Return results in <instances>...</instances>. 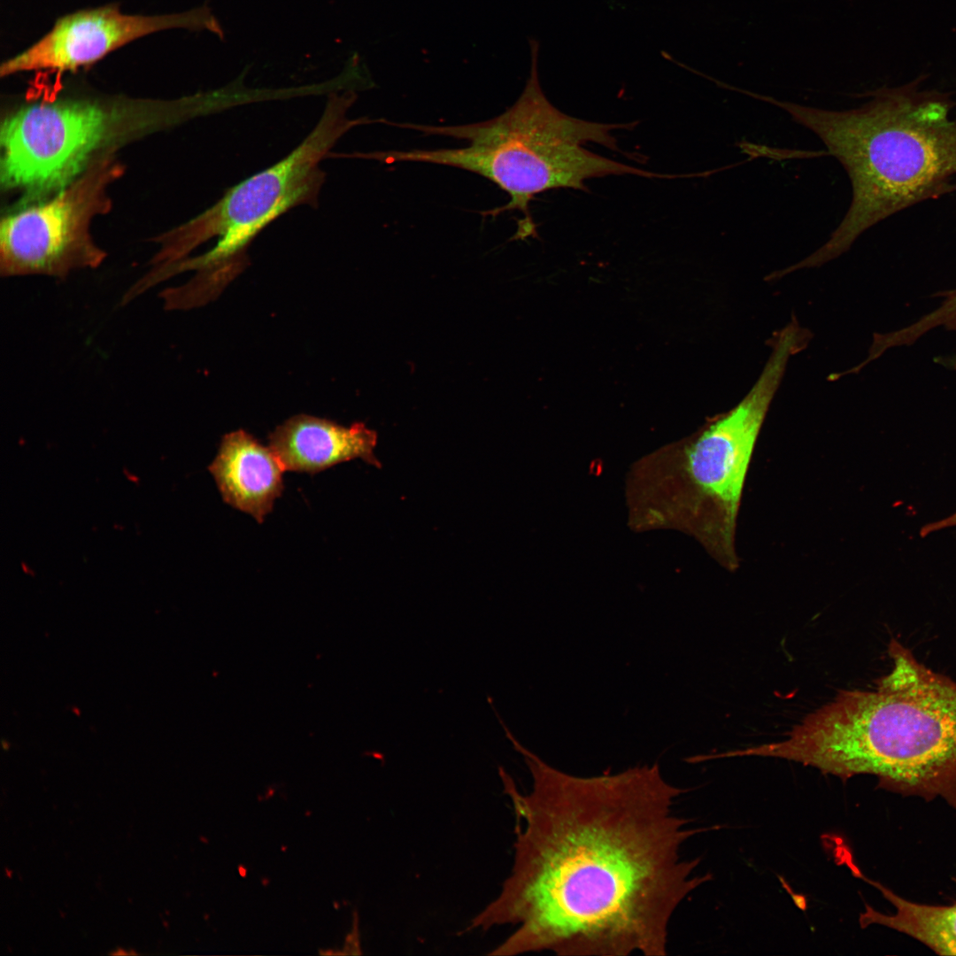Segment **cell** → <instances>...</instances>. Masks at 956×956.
I'll list each match as a JSON object with an SVG mask.
<instances>
[{
	"instance_id": "1",
	"label": "cell",
	"mask_w": 956,
	"mask_h": 956,
	"mask_svg": "<svg viewBox=\"0 0 956 956\" xmlns=\"http://www.w3.org/2000/svg\"><path fill=\"white\" fill-rule=\"evenodd\" d=\"M506 737L532 777L521 794L499 775L518 820L512 872L499 895L466 930L518 929L490 954L551 952L563 956L667 954L673 914L712 876L694 875L699 859L681 855L707 828L674 813L684 790L658 764L581 777L551 767Z\"/></svg>"
},
{
	"instance_id": "2",
	"label": "cell",
	"mask_w": 956,
	"mask_h": 956,
	"mask_svg": "<svg viewBox=\"0 0 956 956\" xmlns=\"http://www.w3.org/2000/svg\"><path fill=\"white\" fill-rule=\"evenodd\" d=\"M888 654L875 689L842 690L764 753L843 780L871 775L880 789L942 798L956 811V682L896 638Z\"/></svg>"
},
{
	"instance_id": "3",
	"label": "cell",
	"mask_w": 956,
	"mask_h": 956,
	"mask_svg": "<svg viewBox=\"0 0 956 956\" xmlns=\"http://www.w3.org/2000/svg\"><path fill=\"white\" fill-rule=\"evenodd\" d=\"M928 75L860 96V107L830 111L754 94L817 135L845 169L852 188L849 209L829 240L785 268L818 267L848 251L883 220L956 190V119L951 93L921 90Z\"/></svg>"
},
{
	"instance_id": "4",
	"label": "cell",
	"mask_w": 956,
	"mask_h": 956,
	"mask_svg": "<svg viewBox=\"0 0 956 956\" xmlns=\"http://www.w3.org/2000/svg\"><path fill=\"white\" fill-rule=\"evenodd\" d=\"M530 76L516 102L500 115L486 121L428 126L392 123L427 135L466 140L456 149L373 151L371 158L386 164L420 162L466 170L484 177L509 197L505 205L487 212L497 216L507 211L524 215L517 238L536 234L528 205L538 194L554 189L587 191L585 181L608 175L632 174L664 178L593 153L582 147L595 143L620 151L613 132L631 128L635 123L607 124L567 115L552 105L539 84L536 55L533 49Z\"/></svg>"
},
{
	"instance_id": "5",
	"label": "cell",
	"mask_w": 956,
	"mask_h": 956,
	"mask_svg": "<svg viewBox=\"0 0 956 956\" xmlns=\"http://www.w3.org/2000/svg\"><path fill=\"white\" fill-rule=\"evenodd\" d=\"M353 91L330 94L308 135L284 158L227 189L212 206L165 235L151 260L166 277L194 271L186 283L170 287L172 305L189 310L207 305L248 266V249L269 224L294 207L317 206L326 173L320 162L337 141L368 118L351 119Z\"/></svg>"
},
{
	"instance_id": "6",
	"label": "cell",
	"mask_w": 956,
	"mask_h": 956,
	"mask_svg": "<svg viewBox=\"0 0 956 956\" xmlns=\"http://www.w3.org/2000/svg\"><path fill=\"white\" fill-rule=\"evenodd\" d=\"M184 112L172 102L61 99L35 103L9 115L1 127L2 187L30 200L64 189L84 173L99 150L120 143Z\"/></svg>"
},
{
	"instance_id": "7",
	"label": "cell",
	"mask_w": 956,
	"mask_h": 956,
	"mask_svg": "<svg viewBox=\"0 0 956 956\" xmlns=\"http://www.w3.org/2000/svg\"><path fill=\"white\" fill-rule=\"evenodd\" d=\"M758 380L733 408L707 424L686 451V472L706 510L705 535L729 570L738 567L736 531L754 447L790 358L805 349L802 335L783 328Z\"/></svg>"
},
{
	"instance_id": "8",
	"label": "cell",
	"mask_w": 956,
	"mask_h": 956,
	"mask_svg": "<svg viewBox=\"0 0 956 956\" xmlns=\"http://www.w3.org/2000/svg\"><path fill=\"white\" fill-rule=\"evenodd\" d=\"M123 172L112 158H96L51 197L22 206L2 220L3 277L46 275L65 279L73 271L96 268L106 253L93 241L92 219L111 207L106 188Z\"/></svg>"
},
{
	"instance_id": "9",
	"label": "cell",
	"mask_w": 956,
	"mask_h": 956,
	"mask_svg": "<svg viewBox=\"0 0 956 956\" xmlns=\"http://www.w3.org/2000/svg\"><path fill=\"white\" fill-rule=\"evenodd\" d=\"M173 28L209 29L222 35L217 20L205 7L181 13L141 15L105 5L59 18L39 40L4 61L0 73L75 71L136 39Z\"/></svg>"
},
{
	"instance_id": "10",
	"label": "cell",
	"mask_w": 956,
	"mask_h": 956,
	"mask_svg": "<svg viewBox=\"0 0 956 956\" xmlns=\"http://www.w3.org/2000/svg\"><path fill=\"white\" fill-rule=\"evenodd\" d=\"M376 442V433L362 423L344 427L306 414L291 417L269 435V447L285 471L312 474L353 459L379 466Z\"/></svg>"
},
{
	"instance_id": "11",
	"label": "cell",
	"mask_w": 956,
	"mask_h": 956,
	"mask_svg": "<svg viewBox=\"0 0 956 956\" xmlns=\"http://www.w3.org/2000/svg\"><path fill=\"white\" fill-rule=\"evenodd\" d=\"M225 503L251 514L258 523L283 490L285 471L270 447L243 429L226 434L208 466Z\"/></svg>"
},
{
	"instance_id": "12",
	"label": "cell",
	"mask_w": 956,
	"mask_h": 956,
	"mask_svg": "<svg viewBox=\"0 0 956 956\" xmlns=\"http://www.w3.org/2000/svg\"><path fill=\"white\" fill-rule=\"evenodd\" d=\"M856 875L877 889L896 910L892 914H883L866 904L859 916L862 929L884 926L913 937L937 954L956 955V902L947 906L913 902L868 879L860 870Z\"/></svg>"
},
{
	"instance_id": "13",
	"label": "cell",
	"mask_w": 956,
	"mask_h": 956,
	"mask_svg": "<svg viewBox=\"0 0 956 956\" xmlns=\"http://www.w3.org/2000/svg\"><path fill=\"white\" fill-rule=\"evenodd\" d=\"M941 298L939 305L929 312V319L934 327L956 331V289L937 294Z\"/></svg>"
},
{
	"instance_id": "14",
	"label": "cell",
	"mask_w": 956,
	"mask_h": 956,
	"mask_svg": "<svg viewBox=\"0 0 956 956\" xmlns=\"http://www.w3.org/2000/svg\"><path fill=\"white\" fill-rule=\"evenodd\" d=\"M952 527H956V513L942 520L924 525L921 528L920 534L921 536H925L930 533Z\"/></svg>"
},
{
	"instance_id": "15",
	"label": "cell",
	"mask_w": 956,
	"mask_h": 956,
	"mask_svg": "<svg viewBox=\"0 0 956 956\" xmlns=\"http://www.w3.org/2000/svg\"><path fill=\"white\" fill-rule=\"evenodd\" d=\"M203 94H204V93H203ZM204 95H205V94H204ZM205 96H206V95H205ZM206 97H207V96H206ZM207 98H208V97H207ZM208 100H209V99H208ZM209 103H210V101H209ZM210 105H211V103H210ZM211 112H212V105H211ZM210 114H211V113H210Z\"/></svg>"
}]
</instances>
